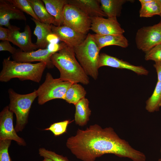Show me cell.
Returning <instances> with one entry per match:
<instances>
[{
	"label": "cell",
	"mask_w": 161,
	"mask_h": 161,
	"mask_svg": "<svg viewBox=\"0 0 161 161\" xmlns=\"http://www.w3.org/2000/svg\"><path fill=\"white\" fill-rule=\"evenodd\" d=\"M66 145L72 153L82 161H95L105 154H113L133 161H145L142 152L120 138L111 127L103 128L97 124L85 130L78 129L75 135L67 140Z\"/></svg>",
	"instance_id": "obj_1"
},
{
	"label": "cell",
	"mask_w": 161,
	"mask_h": 161,
	"mask_svg": "<svg viewBox=\"0 0 161 161\" xmlns=\"http://www.w3.org/2000/svg\"><path fill=\"white\" fill-rule=\"evenodd\" d=\"M74 47L66 44L51 57L53 64L59 70L60 78L72 83H89L88 76L75 57Z\"/></svg>",
	"instance_id": "obj_2"
},
{
	"label": "cell",
	"mask_w": 161,
	"mask_h": 161,
	"mask_svg": "<svg viewBox=\"0 0 161 161\" xmlns=\"http://www.w3.org/2000/svg\"><path fill=\"white\" fill-rule=\"evenodd\" d=\"M47 66L46 62H19L10 60L9 57L5 58L0 73V81L7 82L17 78L21 80H29L39 83Z\"/></svg>",
	"instance_id": "obj_3"
},
{
	"label": "cell",
	"mask_w": 161,
	"mask_h": 161,
	"mask_svg": "<svg viewBox=\"0 0 161 161\" xmlns=\"http://www.w3.org/2000/svg\"><path fill=\"white\" fill-rule=\"evenodd\" d=\"M75 55L88 76L96 80L98 75V62L100 50L92 34L88 33L84 40L74 47Z\"/></svg>",
	"instance_id": "obj_4"
},
{
	"label": "cell",
	"mask_w": 161,
	"mask_h": 161,
	"mask_svg": "<svg viewBox=\"0 0 161 161\" xmlns=\"http://www.w3.org/2000/svg\"><path fill=\"white\" fill-rule=\"evenodd\" d=\"M8 93L10 101L9 109L15 114L16 117L15 129L17 132L21 131L28 123L31 105L38 97L36 90L28 94H20L10 88Z\"/></svg>",
	"instance_id": "obj_5"
},
{
	"label": "cell",
	"mask_w": 161,
	"mask_h": 161,
	"mask_svg": "<svg viewBox=\"0 0 161 161\" xmlns=\"http://www.w3.org/2000/svg\"><path fill=\"white\" fill-rule=\"evenodd\" d=\"M72 83L60 79L54 78L47 72L44 82L36 90L40 105L56 99H64L66 92Z\"/></svg>",
	"instance_id": "obj_6"
},
{
	"label": "cell",
	"mask_w": 161,
	"mask_h": 161,
	"mask_svg": "<svg viewBox=\"0 0 161 161\" xmlns=\"http://www.w3.org/2000/svg\"><path fill=\"white\" fill-rule=\"evenodd\" d=\"M91 18L77 7L67 3L63 11V25L87 35L90 30Z\"/></svg>",
	"instance_id": "obj_7"
},
{
	"label": "cell",
	"mask_w": 161,
	"mask_h": 161,
	"mask_svg": "<svg viewBox=\"0 0 161 161\" xmlns=\"http://www.w3.org/2000/svg\"><path fill=\"white\" fill-rule=\"evenodd\" d=\"M135 42L137 48L145 52L160 44L161 22L138 30L136 35Z\"/></svg>",
	"instance_id": "obj_8"
},
{
	"label": "cell",
	"mask_w": 161,
	"mask_h": 161,
	"mask_svg": "<svg viewBox=\"0 0 161 161\" xmlns=\"http://www.w3.org/2000/svg\"><path fill=\"white\" fill-rule=\"evenodd\" d=\"M13 113L8 106L5 107L0 113V140H14L19 145L26 146L25 141L17 135L14 127Z\"/></svg>",
	"instance_id": "obj_9"
},
{
	"label": "cell",
	"mask_w": 161,
	"mask_h": 161,
	"mask_svg": "<svg viewBox=\"0 0 161 161\" xmlns=\"http://www.w3.org/2000/svg\"><path fill=\"white\" fill-rule=\"evenodd\" d=\"M10 32L8 41L18 47L24 52H30L38 49L31 39V31L30 26H25L24 31L21 32L20 29L15 26L10 25L8 27Z\"/></svg>",
	"instance_id": "obj_10"
},
{
	"label": "cell",
	"mask_w": 161,
	"mask_h": 161,
	"mask_svg": "<svg viewBox=\"0 0 161 161\" xmlns=\"http://www.w3.org/2000/svg\"><path fill=\"white\" fill-rule=\"evenodd\" d=\"M90 30L99 35L123 34L122 28L117 18H104L96 17L91 18Z\"/></svg>",
	"instance_id": "obj_11"
},
{
	"label": "cell",
	"mask_w": 161,
	"mask_h": 161,
	"mask_svg": "<svg viewBox=\"0 0 161 161\" xmlns=\"http://www.w3.org/2000/svg\"><path fill=\"white\" fill-rule=\"evenodd\" d=\"M54 53L48 48L39 49L30 52H24L17 49L12 56L13 60L19 62H30L36 61L46 62L47 67L52 68L54 66L51 60V56Z\"/></svg>",
	"instance_id": "obj_12"
},
{
	"label": "cell",
	"mask_w": 161,
	"mask_h": 161,
	"mask_svg": "<svg viewBox=\"0 0 161 161\" xmlns=\"http://www.w3.org/2000/svg\"><path fill=\"white\" fill-rule=\"evenodd\" d=\"M51 28L52 32L58 37L59 40L73 47L81 43L87 36L64 25L56 26L51 24Z\"/></svg>",
	"instance_id": "obj_13"
},
{
	"label": "cell",
	"mask_w": 161,
	"mask_h": 161,
	"mask_svg": "<svg viewBox=\"0 0 161 161\" xmlns=\"http://www.w3.org/2000/svg\"><path fill=\"white\" fill-rule=\"evenodd\" d=\"M105 66L130 70L140 75H147L148 73V71L142 66H136L106 53H101L99 56L98 68Z\"/></svg>",
	"instance_id": "obj_14"
},
{
	"label": "cell",
	"mask_w": 161,
	"mask_h": 161,
	"mask_svg": "<svg viewBox=\"0 0 161 161\" xmlns=\"http://www.w3.org/2000/svg\"><path fill=\"white\" fill-rule=\"evenodd\" d=\"M11 19L26 20L21 10L14 5L10 0H0V26L8 27Z\"/></svg>",
	"instance_id": "obj_15"
},
{
	"label": "cell",
	"mask_w": 161,
	"mask_h": 161,
	"mask_svg": "<svg viewBox=\"0 0 161 161\" xmlns=\"http://www.w3.org/2000/svg\"><path fill=\"white\" fill-rule=\"evenodd\" d=\"M68 3L77 7L91 18L107 17L100 8L99 0H68Z\"/></svg>",
	"instance_id": "obj_16"
},
{
	"label": "cell",
	"mask_w": 161,
	"mask_h": 161,
	"mask_svg": "<svg viewBox=\"0 0 161 161\" xmlns=\"http://www.w3.org/2000/svg\"><path fill=\"white\" fill-rule=\"evenodd\" d=\"M95 42L100 50L102 48L110 45H116L123 48L128 47L129 42L123 34L99 35L92 34Z\"/></svg>",
	"instance_id": "obj_17"
},
{
	"label": "cell",
	"mask_w": 161,
	"mask_h": 161,
	"mask_svg": "<svg viewBox=\"0 0 161 161\" xmlns=\"http://www.w3.org/2000/svg\"><path fill=\"white\" fill-rule=\"evenodd\" d=\"M49 13L55 19V26L63 25L64 7L68 0H42Z\"/></svg>",
	"instance_id": "obj_18"
},
{
	"label": "cell",
	"mask_w": 161,
	"mask_h": 161,
	"mask_svg": "<svg viewBox=\"0 0 161 161\" xmlns=\"http://www.w3.org/2000/svg\"><path fill=\"white\" fill-rule=\"evenodd\" d=\"M31 19L35 24L33 32L34 34L37 37L35 44L38 49H44L49 44L47 41V37L49 34L52 33L51 24L42 23L32 18Z\"/></svg>",
	"instance_id": "obj_19"
},
{
	"label": "cell",
	"mask_w": 161,
	"mask_h": 161,
	"mask_svg": "<svg viewBox=\"0 0 161 161\" xmlns=\"http://www.w3.org/2000/svg\"><path fill=\"white\" fill-rule=\"evenodd\" d=\"M127 0H99L101 10L108 18H117L121 14L123 5Z\"/></svg>",
	"instance_id": "obj_20"
},
{
	"label": "cell",
	"mask_w": 161,
	"mask_h": 161,
	"mask_svg": "<svg viewBox=\"0 0 161 161\" xmlns=\"http://www.w3.org/2000/svg\"><path fill=\"white\" fill-rule=\"evenodd\" d=\"M89 101L85 97L75 105V121L76 124L82 126L86 125L89 120L91 110L89 107Z\"/></svg>",
	"instance_id": "obj_21"
},
{
	"label": "cell",
	"mask_w": 161,
	"mask_h": 161,
	"mask_svg": "<svg viewBox=\"0 0 161 161\" xmlns=\"http://www.w3.org/2000/svg\"><path fill=\"white\" fill-rule=\"evenodd\" d=\"M28 1L41 22L55 25V18L48 12L42 0Z\"/></svg>",
	"instance_id": "obj_22"
},
{
	"label": "cell",
	"mask_w": 161,
	"mask_h": 161,
	"mask_svg": "<svg viewBox=\"0 0 161 161\" xmlns=\"http://www.w3.org/2000/svg\"><path fill=\"white\" fill-rule=\"evenodd\" d=\"M86 92L83 87L77 83H72L67 90L63 100L75 105L85 97Z\"/></svg>",
	"instance_id": "obj_23"
},
{
	"label": "cell",
	"mask_w": 161,
	"mask_h": 161,
	"mask_svg": "<svg viewBox=\"0 0 161 161\" xmlns=\"http://www.w3.org/2000/svg\"><path fill=\"white\" fill-rule=\"evenodd\" d=\"M139 11L140 16L148 18L156 15H160L161 13V4L160 0H149L141 4Z\"/></svg>",
	"instance_id": "obj_24"
},
{
	"label": "cell",
	"mask_w": 161,
	"mask_h": 161,
	"mask_svg": "<svg viewBox=\"0 0 161 161\" xmlns=\"http://www.w3.org/2000/svg\"><path fill=\"white\" fill-rule=\"evenodd\" d=\"M146 109L149 112L159 111L161 107V82L157 81L151 96L146 102Z\"/></svg>",
	"instance_id": "obj_25"
},
{
	"label": "cell",
	"mask_w": 161,
	"mask_h": 161,
	"mask_svg": "<svg viewBox=\"0 0 161 161\" xmlns=\"http://www.w3.org/2000/svg\"><path fill=\"white\" fill-rule=\"evenodd\" d=\"M14 5L23 12L29 14L33 18L40 21L28 0H10Z\"/></svg>",
	"instance_id": "obj_26"
},
{
	"label": "cell",
	"mask_w": 161,
	"mask_h": 161,
	"mask_svg": "<svg viewBox=\"0 0 161 161\" xmlns=\"http://www.w3.org/2000/svg\"><path fill=\"white\" fill-rule=\"evenodd\" d=\"M69 123V120L55 123L44 130L50 131L55 136H59L66 132L67 127Z\"/></svg>",
	"instance_id": "obj_27"
},
{
	"label": "cell",
	"mask_w": 161,
	"mask_h": 161,
	"mask_svg": "<svg viewBox=\"0 0 161 161\" xmlns=\"http://www.w3.org/2000/svg\"><path fill=\"white\" fill-rule=\"evenodd\" d=\"M145 59L155 63L161 62V44H158L145 52Z\"/></svg>",
	"instance_id": "obj_28"
},
{
	"label": "cell",
	"mask_w": 161,
	"mask_h": 161,
	"mask_svg": "<svg viewBox=\"0 0 161 161\" xmlns=\"http://www.w3.org/2000/svg\"><path fill=\"white\" fill-rule=\"evenodd\" d=\"M12 141L0 140V161H12L8 151Z\"/></svg>",
	"instance_id": "obj_29"
},
{
	"label": "cell",
	"mask_w": 161,
	"mask_h": 161,
	"mask_svg": "<svg viewBox=\"0 0 161 161\" xmlns=\"http://www.w3.org/2000/svg\"><path fill=\"white\" fill-rule=\"evenodd\" d=\"M40 156L50 158L54 161H69L66 157L58 154L55 152L49 150L44 148H41L38 150Z\"/></svg>",
	"instance_id": "obj_30"
},
{
	"label": "cell",
	"mask_w": 161,
	"mask_h": 161,
	"mask_svg": "<svg viewBox=\"0 0 161 161\" xmlns=\"http://www.w3.org/2000/svg\"><path fill=\"white\" fill-rule=\"evenodd\" d=\"M8 41H1L0 42V51H7L12 55L14 54L17 49L12 47Z\"/></svg>",
	"instance_id": "obj_31"
},
{
	"label": "cell",
	"mask_w": 161,
	"mask_h": 161,
	"mask_svg": "<svg viewBox=\"0 0 161 161\" xmlns=\"http://www.w3.org/2000/svg\"><path fill=\"white\" fill-rule=\"evenodd\" d=\"M66 45L64 42L60 44L50 43L49 44L47 48L53 53H55L61 49Z\"/></svg>",
	"instance_id": "obj_32"
},
{
	"label": "cell",
	"mask_w": 161,
	"mask_h": 161,
	"mask_svg": "<svg viewBox=\"0 0 161 161\" xmlns=\"http://www.w3.org/2000/svg\"><path fill=\"white\" fill-rule=\"evenodd\" d=\"M10 31L8 28L0 26V40L8 41Z\"/></svg>",
	"instance_id": "obj_33"
},
{
	"label": "cell",
	"mask_w": 161,
	"mask_h": 161,
	"mask_svg": "<svg viewBox=\"0 0 161 161\" xmlns=\"http://www.w3.org/2000/svg\"><path fill=\"white\" fill-rule=\"evenodd\" d=\"M153 66L157 72L158 81L161 82V62L155 63Z\"/></svg>",
	"instance_id": "obj_34"
},
{
	"label": "cell",
	"mask_w": 161,
	"mask_h": 161,
	"mask_svg": "<svg viewBox=\"0 0 161 161\" xmlns=\"http://www.w3.org/2000/svg\"><path fill=\"white\" fill-rule=\"evenodd\" d=\"M47 40L49 44L56 43L59 40L58 37L53 33L49 34L47 37Z\"/></svg>",
	"instance_id": "obj_35"
},
{
	"label": "cell",
	"mask_w": 161,
	"mask_h": 161,
	"mask_svg": "<svg viewBox=\"0 0 161 161\" xmlns=\"http://www.w3.org/2000/svg\"><path fill=\"white\" fill-rule=\"evenodd\" d=\"M44 159L42 161H54L51 159L47 157H44Z\"/></svg>",
	"instance_id": "obj_36"
},
{
	"label": "cell",
	"mask_w": 161,
	"mask_h": 161,
	"mask_svg": "<svg viewBox=\"0 0 161 161\" xmlns=\"http://www.w3.org/2000/svg\"><path fill=\"white\" fill-rule=\"evenodd\" d=\"M160 0V3H161V0ZM160 16V21L161 22V13H160V15H159Z\"/></svg>",
	"instance_id": "obj_37"
},
{
	"label": "cell",
	"mask_w": 161,
	"mask_h": 161,
	"mask_svg": "<svg viewBox=\"0 0 161 161\" xmlns=\"http://www.w3.org/2000/svg\"><path fill=\"white\" fill-rule=\"evenodd\" d=\"M158 161H161V158L159 159Z\"/></svg>",
	"instance_id": "obj_38"
},
{
	"label": "cell",
	"mask_w": 161,
	"mask_h": 161,
	"mask_svg": "<svg viewBox=\"0 0 161 161\" xmlns=\"http://www.w3.org/2000/svg\"><path fill=\"white\" fill-rule=\"evenodd\" d=\"M160 153H161V148L160 150Z\"/></svg>",
	"instance_id": "obj_39"
},
{
	"label": "cell",
	"mask_w": 161,
	"mask_h": 161,
	"mask_svg": "<svg viewBox=\"0 0 161 161\" xmlns=\"http://www.w3.org/2000/svg\"><path fill=\"white\" fill-rule=\"evenodd\" d=\"M160 44H161V43Z\"/></svg>",
	"instance_id": "obj_40"
}]
</instances>
